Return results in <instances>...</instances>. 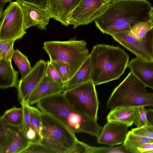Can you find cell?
I'll return each instance as SVG.
<instances>
[{"label":"cell","mask_w":153,"mask_h":153,"mask_svg":"<svg viewBox=\"0 0 153 153\" xmlns=\"http://www.w3.org/2000/svg\"><path fill=\"white\" fill-rule=\"evenodd\" d=\"M152 7L147 0H117L94 21L95 24L102 33L111 35L130 30L135 23L150 20Z\"/></svg>","instance_id":"1"},{"label":"cell","mask_w":153,"mask_h":153,"mask_svg":"<svg viewBox=\"0 0 153 153\" xmlns=\"http://www.w3.org/2000/svg\"><path fill=\"white\" fill-rule=\"evenodd\" d=\"M44 114L59 121L73 133H85L97 138L102 127L96 120L74 108L63 93L45 98L37 103Z\"/></svg>","instance_id":"2"},{"label":"cell","mask_w":153,"mask_h":153,"mask_svg":"<svg viewBox=\"0 0 153 153\" xmlns=\"http://www.w3.org/2000/svg\"><path fill=\"white\" fill-rule=\"evenodd\" d=\"M91 80L95 85L115 80L124 73L129 56L118 46L104 44L94 46L89 53Z\"/></svg>","instance_id":"3"},{"label":"cell","mask_w":153,"mask_h":153,"mask_svg":"<svg viewBox=\"0 0 153 153\" xmlns=\"http://www.w3.org/2000/svg\"><path fill=\"white\" fill-rule=\"evenodd\" d=\"M146 87L130 71L112 92L107 102V108L111 110L125 106L153 107V93L147 92Z\"/></svg>","instance_id":"4"},{"label":"cell","mask_w":153,"mask_h":153,"mask_svg":"<svg viewBox=\"0 0 153 153\" xmlns=\"http://www.w3.org/2000/svg\"><path fill=\"white\" fill-rule=\"evenodd\" d=\"M43 48L50 61H59L67 64L70 68L72 77L89 55L84 40L45 41Z\"/></svg>","instance_id":"5"},{"label":"cell","mask_w":153,"mask_h":153,"mask_svg":"<svg viewBox=\"0 0 153 153\" xmlns=\"http://www.w3.org/2000/svg\"><path fill=\"white\" fill-rule=\"evenodd\" d=\"M40 143L54 153H68L77 140L75 134L59 121L42 113Z\"/></svg>","instance_id":"6"},{"label":"cell","mask_w":153,"mask_h":153,"mask_svg":"<svg viewBox=\"0 0 153 153\" xmlns=\"http://www.w3.org/2000/svg\"><path fill=\"white\" fill-rule=\"evenodd\" d=\"M95 85L91 80L63 94L74 108L97 120L99 102Z\"/></svg>","instance_id":"7"},{"label":"cell","mask_w":153,"mask_h":153,"mask_svg":"<svg viewBox=\"0 0 153 153\" xmlns=\"http://www.w3.org/2000/svg\"><path fill=\"white\" fill-rule=\"evenodd\" d=\"M0 18V40L15 41L22 38L26 33L22 9L17 1L10 2Z\"/></svg>","instance_id":"8"},{"label":"cell","mask_w":153,"mask_h":153,"mask_svg":"<svg viewBox=\"0 0 153 153\" xmlns=\"http://www.w3.org/2000/svg\"><path fill=\"white\" fill-rule=\"evenodd\" d=\"M111 36L114 40L137 57L148 61H153V28L143 39L137 38L130 30L117 33Z\"/></svg>","instance_id":"9"},{"label":"cell","mask_w":153,"mask_h":153,"mask_svg":"<svg viewBox=\"0 0 153 153\" xmlns=\"http://www.w3.org/2000/svg\"><path fill=\"white\" fill-rule=\"evenodd\" d=\"M110 4L101 0H81L71 13L69 25H73L75 28L91 23L105 10Z\"/></svg>","instance_id":"10"},{"label":"cell","mask_w":153,"mask_h":153,"mask_svg":"<svg viewBox=\"0 0 153 153\" xmlns=\"http://www.w3.org/2000/svg\"><path fill=\"white\" fill-rule=\"evenodd\" d=\"M48 64V61L39 60L30 71L19 80L17 88L18 98L20 102L29 104L31 95L45 75Z\"/></svg>","instance_id":"11"},{"label":"cell","mask_w":153,"mask_h":153,"mask_svg":"<svg viewBox=\"0 0 153 153\" xmlns=\"http://www.w3.org/2000/svg\"><path fill=\"white\" fill-rule=\"evenodd\" d=\"M30 143L21 128L7 125L0 130V153H21Z\"/></svg>","instance_id":"12"},{"label":"cell","mask_w":153,"mask_h":153,"mask_svg":"<svg viewBox=\"0 0 153 153\" xmlns=\"http://www.w3.org/2000/svg\"><path fill=\"white\" fill-rule=\"evenodd\" d=\"M20 4L23 14L25 30L36 26L41 30H45L49 20L53 18L45 9L30 3Z\"/></svg>","instance_id":"13"},{"label":"cell","mask_w":153,"mask_h":153,"mask_svg":"<svg viewBox=\"0 0 153 153\" xmlns=\"http://www.w3.org/2000/svg\"><path fill=\"white\" fill-rule=\"evenodd\" d=\"M128 126L126 124L116 121L108 122L97 138V142L113 146L123 143L128 133Z\"/></svg>","instance_id":"14"},{"label":"cell","mask_w":153,"mask_h":153,"mask_svg":"<svg viewBox=\"0 0 153 153\" xmlns=\"http://www.w3.org/2000/svg\"><path fill=\"white\" fill-rule=\"evenodd\" d=\"M81 0H48L45 9L53 18L63 25H69L71 13Z\"/></svg>","instance_id":"15"},{"label":"cell","mask_w":153,"mask_h":153,"mask_svg":"<svg viewBox=\"0 0 153 153\" xmlns=\"http://www.w3.org/2000/svg\"><path fill=\"white\" fill-rule=\"evenodd\" d=\"M65 91V84L55 82L45 75L31 95L29 104L32 105L45 98Z\"/></svg>","instance_id":"16"},{"label":"cell","mask_w":153,"mask_h":153,"mask_svg":"<svg viewBox=\"0 0 153 153\" xmlns=\"http://www.w3.org/2000/svg\"><path fill=\"white\" fill-rule=\"evenodd\" d=\"M127 67L146 87L153 90V61L136 57L129 62Z\"/></svg>","instance_id":"17"},{"label":"cell","mask_w":153,"mask_h":153,"mask_svg":"<svg viewBox=\"0 0 153 153\" xmlns=\"http://www.w3.org/2000/svg\"><path fill=\"white\" fill-rule=\"evenodd\" d=\"M19 73L13 68L12 63L4 59H0V88H17L19 81Z\"/></svg>","instance_id":"18"},{"label":"cell","mask_w":153,"mask_h":153,"mask_svg":"<svg viewBox=\"0 0 153 153\" xmlns=\"http://www.w3.org/2000/svg\"><path fill=\"white\" fill-rule=\"evenodd\" d=\"M137 106H121L111 110L107 117L108 122L121 123L128 127L133 124Z\"/></svg>","instance_id":"19"},{"label":"cell","mask_w":153,"mask_h":153,"mask_svg":"<svg viewBox=\"0 0 153 153\" xmlns=\"http://www.w3.org/2000/svg\"><path fill=\"white\" fill-rule=\"evenodd\" d=\"M91 68L89 55L65 85V91L69 90L91 80Z\"/></svg>","instance_id":"20"},{"label":"cell","mask_w":153,"mask_h":153,"mask_svg":"<svg viewBox=\"0 0 153 153\" xmlns=\"http://www.w3.org/2000/svg\"><path fill=\"white\" fill-rule=\"evenodd\" d=\"M0 119L9 126L21 128L23 119L22 107L19 108L13 106L7 110L1 116Z\"/></svg>","instance_id":"21"},{"label":"cell","mask_w":153,"mask_h":153,"mask_svg":"<svg viewBox=\"0 0 153 153\" xmlns=\"http://www.w3.org/2000/svg\"><path fill=\"white\" fill-rule=\"evenodd\" d=\"M153 143V139L128 131L123 144L130 153H138L137 148L143 144Z\"/></svg>","instance_id":"22"},{"label":"cell","mask_w":153,"mask_h":153,"mask_svg":"<svg viewBox=\"0 0 153 153\" xmlns=\"http://www.w3.org/2000/svg\"><path fill=\"white\" fill-rule=\"evenodd\" d=\"M20 103L23 111V121L21 128L30 143H39L36 133L31 125L27 104L21 102Z\"/></svg>","instance_id":"23"},{"label":"cell","mask_w":153,"mask_h":153,"mask_svg":"<svg viewBox=\"0 0 153 153\" xmlns=\"http://www.w3.org/2000/svg\"><path fill=\"white\" fill-rule=\"evenodd\" d=\"M12 59L21 72V79H23L30 71L32 68L27 56L18 49H16L13 50Z\"/></svg>","instance_id":"24"},{"label":"cell","mask_w":153,"mask_h":153,"mask_svg":"<svg viewBox=\"0 0 153 153\" xmlns=\"http://www.w3.org/2000/svg\"><path fill=\"white\" fill-rule=\"evenodd\" d=\"M30 122L32 126L35 131L39 143L41 140V131L42 128V112L37 108L27 104Z\"/></svg>","instance_id":"25"},{"label":"cell","mask_w":153,"mask_h":153,"mask_svg":"<svg viewBox=\"0 0 153 153\" xmlns=\"http://www.w3.org/2000/svg\"><path fill=\"white\" fill-rule=\"evenodd\" d=\"M153 28V22L151 20L146 21H140L134 24L130 30L137 38L143 39L148 33Z\"/></svg>","instance_id":"26"},{"label":"cell","mask_w":153,"mask_h":153,"mask_svg":"<svg viewBox=\"0 0 153 153\" xmlns=\"http://www.w3.org/2000/svg\"><path fill=\"white\" fill-rule=\"evenodd\" d=\"M14 42L10 40H0V59H4L12 63Z\"/></svg>","instance_id":"27"},{"label":"cell","mask_w":153,"mask_h":153,"mask_svg":"<svg viewBox=\"0 0 153 153\" xmlns=\"http://www.w3.org/2000/svg\"><path fill=\"white\" fill-rule=\"evenodd\" d=\"M51 64L56 68L61 78L62 82L65 84L72 77L70 68L66 64L59 61H50Z\"/></svg>","instance_id":"28"},{"label":"cell","mask_w":153,"mask_h":153,"mask_svg":"<svg viewBox=\"0 0 153 153\" xmlns=\"http://www.w3.org/2000/svg\"><path fill=\"white\" fill-rule=\"evenodd\" d=\"M133 124L137 128L150 125L147 118V109L144 106H137Z\"/></svg>","instance_id":"29"},{"label":"cell","mask_w":153,"mask_h":153,"mask_svg":"<svg viewBox=\"0 0 153 153\" xmlns=\"http://www.w3.org/2000/svg\"><path fill=\"white\" fill-rule=\"evenodd\" d=\"M89 153H130L123 144L118 146L97 147L90 146Z\"/></svg>","instance_id":"30"},{"label":"cell","mask_w":153,"mask_h":153,"mask_svg":"<svg viewBox=\"0 0 153 153\" xmlns=\"http://www.w3.org/2000/svg\"><path fill=\"white\" fill-rule=\"evenodd\" d=\"M54 152L40 143H30L21 153H38Z\"/></svg>","instance_id":"31"},{"label":"cell","mask_w":153,"mask_h":153,"mask_svg":"<svg viewBox=\"0 0 153 153\" xmlns=\"http://www.w3.org/2000/svg\"><path fill=\"white\" fill-rule=\"evenodd\" d=\"M48 64L45 75L55 82L61 84H64L62 81L59 74L56 68L51 64L50 61H48Z\"/></svg>","instance_id":"32"},{"label":"cell","mask_w":153,"mask_h":153,"mask_svg":"<svg viewBox=\"0 0 153 153\" xmlns=\"http://www.w3.org/2000/svg\"><path fill=\"white\" fill-rule=\"evenodd\" d=\"M90 147L77 139L68 153H89Z\"/></svg>","instance_id":"33"},{"label":"cell","mask_w":153,"mask_h":153,"mask_svg":"<svg viewBox=\"0 0 153 153\" xmlns=\"http://www.w3.org/2000/svg\"><path fill=\"white\" fill-rule=\"evenodd\" d=\"M131 131L137 135L153 139V132L143 126L132 128Z\"/></svg>","instance_id":"34"},{"label":"cell","mask_w":153,"mask_h":153,"mask_svg":"<svg viewBox=\"0 0 153 153\" xmlns=\"http://www.w3.org/2000/svg\"><path fill=\"white\" fill-rule=\"evenodd\" d=\"M19 3L24 2L30 3L45 8L46 7L48 0H15Z\"/></svg>","instance_id":"35"},{"label":"cell","mask_w":153,"mask_h":153,"mask_svg":"<svg viewBox=\"0 0 153 153\" xmlns=\"http://www.w3.org/2000/svg\"><path fill=\"white\" fill-rule=\"evenodd\" d=\"M138 153H153V143L142 144L137 148Z\"/></svg>","instance_id":"36"},{"label":"cell","mask_w":153,"mask_h":153,"mask_svg":"<svg viewBox=\"0 0 153 153\" xmlns=\"http://www.w3.org/2000/svg\"><path fill=\"white\" fill-rule=\"evenodd\" d=\"M147 116L150 125L153 126V109L149 108L147 109Z\"/></svg>","instance_id":"37"},{"label":"cell","mask_w":153,"mask_h":153,"mask_svg":"<svg viewBox=\"0 0 153 153\" xmlns=\"http://www.w3.org/2000/svg\"><path fill=\"white\" fill-rule=\"evenodd\" d=\"M6 2L5 0H0V18L1 17L4 7L5 5Z\"/></svg>","instance_id":"38"},{"label":"cell","mask_w":153,"mask_h":153,"mask_svg":"<svg viewBox=\"0 0 153 153\" xmlns=\"http://www.w3.org/2000/svg\"><path fill=\"white\" fill-rule=\"evenodd\" d=\"M144 127L149 130L153 132V126L151 125H146L144 126Z\"/></svg>","instance_id":"39"},{"label":"cell","mask_w":153,"mask_h":153,"mask_svg":"<svg viewBox=\"0 0 153 153\" xmlns=\"http://www.w3.org/2000/svg\"><path fill=\"white\" fill-rule=\"evenodd\" d=\"M149 15L150 20L153 22V7L149 12Z\"/></svg>","instance_id":"40"},{"label":"cell","mask_w":153,"mask_h":153,"mask_svg":"<svg viewBox=\"0 0 153 153\" xmlns=\"http://www.w3.org/2000/svg\"><path fill=\"white\" fill-rule=\"evenodd\" d=\"M102 1L111 4L117 0H101Z\"/></svg>","instance_id":"41"},{"label":"cell","mask_w":153,"mask_h":153,"mask_svg":"<svg viewBox=\"0 0 153 153\" xmlns=\"http://www.w3.org/2000/svg\"><path fill=\"white\" fill-rule=\"evenodd\" d=\"M6 2H10L12 1V0H5Z\"/></svg>","instance_id":"42"},{"label":"cell","mask_w":153,"mask_h":153,"mask_svg":"<svg viewBox=\"0 0 153 153\" xmlns=\"http://www.w3.org/2000/svg\"><path fill=\"white\" fill-rule=\"evenodd\" d=\"M152 48H153V41H152Z\"/></svg>","instance_id":"43"}]
</instances>
